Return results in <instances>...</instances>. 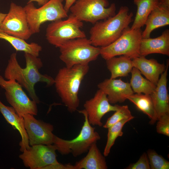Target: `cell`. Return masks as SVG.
I'll return each mask as SVG.
<instances>
[{
	"mask_svg": "<svg viewBox=\"0 0 169 169\" xmlns=\"http://www.w3.org/2000/svg\"><path fill=\"white\" fill-rule=\"evenodd\" d=\"M26 66L22 68L17 60V54H11L5 70L4 78L7 80L14 79L28 92L32 100L37 104L40 100L34 89V85L38 82L45 83L47 86L54 84V79L47 74H41L39 70L43 66L41 59L38 57L24 53Z\"/></svg>",
	"mask_w": 169,
	"mask_h": 169,
	"instance_id": "cell-1",
	"label": "cell"
},
{
	"mask_svg": "<svg viewBox=\"0 0 169 169\" xmlns=\"http://www.w3.org/2000/svg\"><path fill=\"white\" fill-rule=\"evenodd\" d=\"M89 64H79L60 69L55 79L56 90L62 102L72 113L79 104L78 93L81 84L88 72Z\"/></svg>",
	"mask_w": 169,
	"mask_h": 169,
	"instance_id": "cell-2",
	"label": "cell"
},
{
	"mask_svg": "<svg viewBox=\"0 0 169 169\" xmlns=\"http://www.w3.org/2000/svg\"><path fill=\"white\" fill-rule=\"evenodd\" d=\"M129 11L128 7L121 6L115 15L94 24L90 31L89 39L92 44L104 47L118 39L133 21V14Z\"/></svg>",
	"mask_w": 169,
	"mask_h": 169,
	"instance_id": "cell-3",
	"label": "cell"
},
{
	"mask_svg": "<svg viewBox=\"0 0 169 169\" xmlns=\"http://www.w3.org/2000/svg\"><path fill=\"white\" fill-rule=\"evenodd\" d=\"M84 117V121L79 134L71 140H66L55 136L53 144L62 155L72 154L76 157L88 151L91 146L100 139L99 133L89 123L85 110L79 111Z\"/></svg>",
	"mask_w": 169,
	"mask_h": 169,
	"instance_id": "cell-4",
	"label": "cell"
},
{
	"mask_svg": "<svg viewBox=\"0 0 169 169\" xmlns=\"http://www.w3.org/2000/svg\"><path fill=\"white\" fill-rule=\"evenodd\" d=\"M59 58L67 67L89 64L100 54V47L93 45L86 37L69 40L59 48Z\"/></svg>",
	"mask_w": 169,
	"mask_h": 169,
	"instance_id": "cell-5",
	"label": "cell"
},
{
	"mask_svg": "<svg viewBox=\"0 0 169 169\" xmlns=\"http://www.w3.org/2000/svg\"><path fill=\"white\" fill-rule=\"evenodd\" d=\"M64 0H49L38 8L33 2H28L23 7L32 34L39 33L41 25L45 22H53L68 17L63 4Z\"/></svg>",
	"mask_w": 169,
	"mask_h": 169,
	"instance_id": "cell-6",
	"label": "cell"
},
{
	"mask_svg": "<svg viewBox=\"0 0 169 169\" xmlns=\"http://www.w3.org/2000/svg\"><path fill=\"white\" fill-rule=\"evenodd\" d=\"M142 32L141 28L132 29L128 27L114 42L100 47V55L105 60L117 56H125L131 59L139 57Z\"/></svg>",
	"mask_w": 169,
	"mask_h": 169,
	"instance_id": "cell-7",
	"label": "cell"
},
{
	"mask_svg": "<svg viewBox=\"0 0 169 169\" xmlns=\"http://www.w3.org/2000/svg\"><path fill=\"white\" fill-rule=\"evenodd\" d=\"M83 26L82 21L70 14L67 19L52 22L48 25L46 39L50 44L59 48L69 40L86 37L85 33L80 29Z\"/></svg>",
	"mask_w": 169,
	"mask_h": 169,
	"instance_id": "cell-8",
	"label": "cell"
},
{
	"mask_svg": "<svg viewBox=\"0 0 169 169\" xmlns=\"http://www.w3.org/2000/svg\"><path fill=\"white\" fill-rule=\"evenodd\" d=\"M116 10L115 4L110 5L108 0H77L69 11L80 21L94 24L115 15Z\"/></svg>",
	"mask_w": 169,
	"mask_h": 169,
	"instance_id": "cell-9",
	"label": "cell"
},
{
	"mask_svg": "<svg viewBox=\"0 0 169 169\" xmlns=\"http://www.w3.org/2000/svg\"><path fill=\"white\" fill-rule=\"evenodd\" d=\"M0 86L5 90L8 102L20 116L38 114L37 104L31 100L23 91L22 86L14 79L5 80L0 75Z\"/></svg>",
	"mask_w": 169,
	"mask_h": 169,
	"instance_id": "cell-10",
	"label": "cell"
},
{
	"mask_svg": "<svg viewBox=\"0 0 169 169\" xmlns=\"http://www.w3.org/2000/svg\"><path fill=\"white\" fill-rule=\"evenodd\" d=\"M0 29L9 35L27 40L32 35L24 7L11 3L8 13L0 25Z\"/></svg>",
	"mask_w": 169,
	"mask_h": 169,
	"instance_id": "cell-11",
	"label": "cell"
},
{
	"mask_svg": "<svg viewBox=\"0 0 169 169\" xmlns=\"http://www.w3.org/2000/svg\"><path fill=\"white\" fill-rule=\"evenodd\" d=\"M56 148L53 144L36 145L25 149L19 157L25 167L30 169H44L49 165L59 163Z\"/></svg>",
	"mask_w": 169,
	"mask_h": 169,
	"instance_id": "cell-12",
	"label": "cell"
},
{
	"mask_svg": "<svg viewBox=\"0 0 169 169\" xmlns=\"http://www.w3.org/2000/svg\"><path fill=\"white\" fill-rule=\"evenodd\" d=\"M29 145L53 144L55 135L51 124L36 119L34 115L27 114L23 116Z\"/></svg>",
	"mask_w": 169,
	"mask_h": 169,
	"instance_id": "cell-13",
	"label": "cell"
},
{
	"mask_svg": "<svg viewBox=\"0 0 169 169\" xmlns=\"http://www.w3.org/2000/svg\"><path fill=\"white\" fill-rule=\"evenodd\" d=\"M84 106L91 125L101 126L103 117L110 111H115L117 109V105H113L109 102L106 95L99 89L94 96L87 100Z\"/></svg>",
	"mask_w": 169,
	"mask_h": 169,
	"instance_id": "cell-14",
	"label": "cell"
},
{
	"mask_svg": "<svg viewBox=\"0 0 169 169\" xmlns=\"http://www.w3.org/2000/svg\"><path fill=\"white\" fill-rule=\"evenodd\" d=\"M97 87L106 95L111 104L123 103L127 100L126 96L134 93L129 83L120 79H106L99 83Z\"/></svg>",
	"mask_w": 169,
	"mask_h": 169,
	"instance_id": "cell-15",
	"label": "cell"
},
{
	"mask_svg": "<svg viewBox=\"0 0 169 169\" xmlns=\"http://www.w3.org/2000/svg\"><path fill=\"white\" fill-rule=\"evenodd\" d=\"M169 24V0H159L145 22L142 38L150 37L155 29Z\"/></svg>",
	"mask_w": 169,
	"mask_h": 169,
	"instance_id": "cell-16",
	"label": "cell"
},
{
	"mask_svg": "<svg viewBox=\"0 0 169 169\" xmlns=\"http://www.w3.org/2000/svg\"><path fill=\"white\" fill-rule=\"evenodd\" d=\"M169 62L165 71L161 74L154 92L150 95L155 113L156 121L165 115L169 114V97L167 89Z\"/></svg>",
	"mask_w": 169,
	"mask_h": 169,
	"instance_id": "cell-17",
	"label": "cell"
},
{
	"mask_svg": "<svg viewBox=\"0 0 169 169\" xmlns=\"http://www.w3.org/2000/svg\"><path fill=\"white\" fill-rule=\"evenodd\" d=\"M133 67L138 69L147 79L156 85L160 75L165 70L166 66L153 59H148L139 56L132 59Z\"/></svg>",
	"mask_w": 169,
	"mask_h": 169,
	"instance_id": "cell-18",
	"label": "cell"
},
{
	"mask_svg": "<svg viewBox=\"0 0 169 169\" xmlns=\"http://www.w3.org/2000/svg\"><path fill=\"white\" fill-rule=\"evenodd\" d=\"M169 56V30H164L156 38H142L140 48V56L145 57L152 54Z\"/></svg>",
	"mask_w": 169,
	"mask_h": 169,
	"instance_id": "cell-19",
	"label": "cell"
},
{
	"mask_svg": "<svg viewBox=\"0 0 169 169\" xmlns=\"http://www.w3.org/2000/svg\"><path fill=\"white\" fill-rule=\"evenodd\" d=\"M0 112L7 122L20 133L21 137L19 143L20 151L23 152L25 149L29 148L30 146L23 117L19 115L12 107L6 106L0 100Z\"/></svg>",
	"mask_w": 169,
	"mask_h": 169,
	"instance_id": "cell-20",
	"label": "cell"
},
{
	"mask_svg": "<svg viewBox=\"0 0 169 169\" xmlns=\"http://www.w3.org/2000/svg\"><path fill=\"white\" fill-rule=\"evenodd\" d=\"M84 158L72 165V169H106L105 158L98 148L96 143L93 144Z\"/></svg>",
	"mask_w": 169,
	"mask_h": 169,
	"instance_id": "cell-21",
	"label": "cell"
},
{
	"mask_svg": "<svg viewBox=\"0 0 169 169\" xmlns=\"http://www.w3.org/2000/svg\"><path fill=\"white\" fill-rule=\"evenodd\" d=\"M107 68L111 73L110 78L126 77L133 67L132 59L124 55L113 57L106 60Z\"/></svg>",
	"mask_w": 169,
	"mask_h": 169,
	"instance_id": "cell-22",
	"label": "cell"
},
{
	"mask_svg": "<svg viewBox=\"0 0 169 169\" xmlns=\"http://www.w3.org/2000/svg\"><path fill=\"white\" fill-rule=\"evenodd\" d=\"M0 39L8 42L17 51H23L36 57H38L42 50V47L38 44L34 42L28 43L25 40L8 34L0 29Z\"/></svg>",
	"mask_w": 169,
	"mask_h": 169,
	"instance_id": "cell-23",
	"label": "cell"
},
{
	"mask_svg": "<svg viewBox=\"0 0 169 169\" xmlns=\"http://www.w3.org/2000/svg\"><path fill=\"white\" fill-rule=\"evenodd\" d=\"M126 98L133 103L138 110L148 116L151 119L150 124H153L156 122L155 110L150 95L134 93L126 96Z\"/></svg>",
	"mask_w": 169,
	"mask_h": 169,
	"instance_id": "cell-24",
	"label": "cell"
},
{
	"mask_svg": "<svg viewBox=\"0 0 169 169\" xmlns=\"http://www.w3.org/2000/svg\"><path fill=\"white\" fill-rule=\"evenodd\" d=\"M159 0H133L136 6L137 11L131 28H141L145 24L149 15Z\"/></svg>",
	"mask_w": 169,
	"mask_h": 169,
	"instance_id": "cell-25",
	"label": "cell"
},
{
	"mask_svg": "<svg viewBox=\"0 0 169 169\" xmlns=\"http://www.w3.org/2000/svg\"><path fill=\"white\" fill-rule=\"evenodd\" d=\"M131 73L129 84L134 92L150 95L154 92L156 85L143 77L138 69L133 67Z\"/></svg>",
	"mask_w": 169,
	"mask_h": 169,
	"instance_id": "cell-26",
	"label": "cell"
},
{
	"mask_svg": "<svg viewBox=\"0 0 169 169\" xmlns=\"http://www.w3.org/2000/svg\"><path fill=\"white\" fill-rule=\"evenodd\" d=\"M132 119L127 118L122 120L111 126L108 129L107 138L103 152L105 156H107L116 138L122 136L123 134L122 129L125 124Z\"/></svg>",
	"mask_w": 169,
	"mask_h": 169,
	"instance_id": "cell-27",
	"label": "cell"
},
{
	"mask_svg": "<svg viewBox=\"0 0 169 169\" xmlns=\"http://www.w3.org/2000/svg\"><path fill=\"white\" fill-rule=\"evenodd\" d=\"M114 114L107 120L103 126L104 128H108L114 124L122 120L134 118L127 105L122 106L117 105V109Z\"/></svg>",
	"mask_w": 169,
	"mask_h": 169,
	"instance_id": "cell-28",
	"label": "cell"
},
{
	"mask_svg": "<svg viewBox=\"0 0 169 169\" xmlns=\"http://www.w3.org/2000/svg\"><path fill=\"white\" fill-rule=\"evenodd\" d=\"M150 169H168L169 162L161 156L159 155L155 151L149 149L146 153Z\"/></svg>",
	"mask_w": 169,
	"mask_h": 169,
	"instance_id": "cell-29",
	"label": "cell"
},
{
	"mask_svg": "<svg viewBox=\"0 0 169 169\" xmlns=\"http://www.w3.org/2000/svg\"><path fill=\"white\" fill-rule=\"evenodd\" d=\"M156 130L159 134L169 136V114L162 116L158 120Z\"/></svg>",
	"mask_w": 169,
	"mask_h": 169,
	"instance_id": "cell-30",
	"label": "cell"
},
{
	"mask_svg": "<svg viewBox=\"0 0 169 169\" xmlns=\"http://www.w3.org/2000/svg\"><path fill=\"white\" fill-rule=\"evenodd\" d=\"M126 169H150L149 159L146 153H144L136 163L130 164Z\"/></svg>",
	"mask_w": 169,
	"mask_h": 169,
	"instance_id": "cell-31",
	"label": "cell"
},
{
	"mask_svg": "<svg viewBox=\"0 0 169 169\" xmlns=\"http://www.w3.org/2000/svg\"><path fill=\"white\" fill-rule=\"evenodd\" d=\"M77 0H65L64 8L65 11L68 13L70 7L74 4Z\"/></svg>",
	"mask_w": 169,
	"mask_h": 169,
	"instance_id": "cell-32",
	"label": "cell"
},
{
	"mask_svg": "<svg viewBox=\"0 0 169 169\" xmlns=\"http://www.w3.org/2000/svg\"><path fill=\"white\" fill-rule=\"evenodd\" d=\"M49 0H29L28 3L36 2L38 5L41 6L46 3Z\"/></svg>",
	"mask_w": 169,
	"mask_h": 169,
	"instance_id": "cell-33",
	"label": "cell"
},
{
	"mask_svg": "<svg viewBox=\"0 0 169 169\" xmlns=\"http://www.w3.org/2000/svg\"><path fill=\"white\" fill-rule=\"evenodd\" d=\"M7 14L0 13V25Z\"/></svg>",
	"mask_w": 169,
	"mask_h": 169,
	"instance_id": "cell-34",
	"label": "cell"
}]
</instances>
